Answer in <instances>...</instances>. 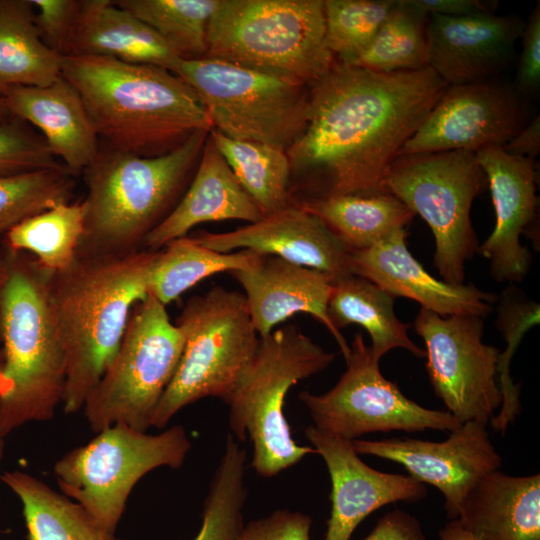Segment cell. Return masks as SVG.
Wrapping results in <instances>:
<instances>
[{"label": "cell", "mask_w": 540, "mask_h": 540, "mask_svg": "<svg viewBox=\"0 0 540 540\" xmlns=\"http://www.w3.org/2000/svg\"><path fill=\"white\" fill-rule=\"evenodd\" d=\"M7 276V266L5 259L0 254V290L2 289Z\"/></svg>", "instance_id": "50"}, {"label": "cell", "mask_w": 540, "mask_h": 540, "mask_svg": "<svg viewBox=\"0 0 540 540\" xmlns=\"http://www.w3.org/2000/svg\"><path fill=\"white\" fill-rule=\"evenodd\" d=\"M204 58L310 87L335 62L325 43L324 0H219Z\"/></svg>", "instance_id": "6"}, {"label": "cell", "mask_w": 540, "mask_h": 540, "mask_svg": "<svg viewBox=\"0 0 540 540\" xmlns=\"http://www.w3.org/2000/svg\"><path fill=\"white\" fill-rule=\"evenodd\" d=\"M264 256L247 249L218 252L191 236L176 238L158 251L149 276L148 294L166 306L203 279L220 272L249 269Z\"/></svg>", "instance_id": "31"}, {"label": "cell", "mask_w": 540, "mask_h": 540, "mask_svg": "<svg viewBox=\"0 0 540 540\" xmlns=\"http://www.w3.org/2000/svg\"><path fill=\"white\" fill-rule=\"evenodd\" d=\"M295 205L319 218L350 251L374 246L405 228L415 216L389 193L340 195Z\"/></svg>", "instance_id": "28"}, {"label": "cell", "mask_w": 540, "mask_h": 540, "mask_svg": "<svg viewBox=\"0 0 540 540\" xmlns=\"http://www.w3.org/2000/svg\"><path fill=\"white\" fill-rule=\"evenodd\" d=\"M175 324L184 336V348L155 411L156 428L166 427L178 411L205 397L227 404L260 342L244 294L220 285L188 299Z\"/></svg>", "instance_id": "8"}, {"label": "cell", "mask_w": 540, "mask_h": 540, "mask_svg": "<svg viewBox=\"0 0 540 540\" xmlns=\"http://www.w3.org/2000/svg\"><path fill=\"white\" fill-rule=\"evenodd\" d=\"M525 100L494 79L448 86L398 156L503 147L530 121Z\"/></svg>", "instance_id": "15"}, {"label": "cell", "mask_w": 540, "mask_h": 540, "mask_svg": "<svg viewBox=\"0 0 540 540\" xmlns=\"http://www.w3.org/2000/svg\"><path fill=\"white\" fill-rule=\"evenodd\" d=\"M35 8V21L43 42L63 56L74 25L80 1L30 0Z\"/></svg>", "instance_id": "40"}, {"label": "cell", "mask_w": 540, "mask_h": 540, "mask_svg": "<svg viewBox=\"0 0 540 540\" xmlns=\"http://www.w3.org/2000/svg\"><path fill=\"white\" fill-rule=\"evenodd\" d=\"M480 540H540V475L498 470L468 492L456 518Z\"/></svg>", "instance_id": "26"}, {"label": "cell", "mask_w": 540, "mask_h": 540, "mask_svg": "<svg viewBox=\"0 0 540 540\" xmlns=\"http://www.w3.org/2000/svg\"><path fill=\"white\" fill-rule=\"evenodd\" d=\"M414 328L425 342L431 385L448 412L461 424L488 425L502 403L496 383L501 352L483 342L482 317L440 316L421 308Z\"/></svg>", "instance_id": "14"}, {"label": "cell", "mask_w": 540, "mask_h": 540, "mask_svg": "<svg viewBox=\"0 0 540 540\" xmlns=\"http://www.w3.org/2000/svg\"><path fill=\"white\" fill-rule=\"evenodd\" d=\"M184 348L180 328L151 295L132 309L120 346L83 412L95 433L118 423L146 432Z\"/></svg>", "instance_id": "9"}, {"label": "cell", "mask_w": 540, "mask_h": 540, "mask_svg": "<svg viewBox=\"0 0 540 540\" xmlns=\"http://www.w3.org/2000/svg\"><path fill=\"white\" fill-rule=\"evenodd\" d=\"M12 390V383L4 375L0 355V399L5 398Z\"/></svg>", "instance_id": "49"}, {"label": "cell", "mask_w": 540, "mask_h": 540, "mask_svg": "<svg viewBox=\"0 0 540 540\" xmlns=\"http://www.w3.org/2000/svg\"><path fill=\"white\" fill-rule=\"evenodd\" d=\"M407 231L399 229L374 246L350 253L351 274L367 279L392 295L418 302L440 316L484 317L497 296L475 286L453 285L430 275L406 245Z\"/></svg>", "instance_id": "21"}, {"label": "cell", "mask_w": 540, "mask_h": 540, "mask_svg": "<svg viewBox=\"0 0 540 540\" xmlns=\"http://www.w3.org/2000/svg\"><path fill=\"white\" fill-rule=\"evenodd\" d=\"M305 435L328 469L331 513L324 540H350L357 526L377 509L399 501L418 502L427 488L410 476L375 470L361 460L352 441L314 425Z\"/></svg>", "instance_id": "18"}, {"label": "cell", "mask_w": 540, "mask_h": 540, "mask_svg": "<svg viewBox=\"0 0 540 540\" xmlns=\"http://www.w3.org/2000/svg\"><path fill=\"white\" fill-rule=\"evenodd\" d=\"M158 251L75 256L67 267L52 273L50 303L66 357L65 413L83 408L114 358L133 307L149 295Z\"/></svg>", "instance_id": "3"}, {"label": "cell", "mask_w": 540, "mask_h": 540, "mask_svg": "<svg viewBox=\"0 0 540 540\" xmlns=\"http://www.w3.org/2000/svg\"><path fill=\"white\" fill-rule=\"evenodd\" d=\"M73 176L62 164L0 179V234L46 209L70 202Z\"/></svg>", "instance_id": "37"}, {"label": "cell", "mask_w": 540, "mask_h": 540, "mask_svg": "<svg viewBox=\"0 0 540 540\" xmlns=\"http://www.w3.org/2000/svg\"><path fill=\"white\" fill-rule=\"evenodd\" d=\"M85 218L83 201L55 205L33 215L5 234L4 245L34 256L56 272L75 258Z\"/></svg>", "instance_id": "33"}, {"label": "cell", "mask_w": 540, "mask_h": 540, "mask_svg": "<svg viewBox=\"0 0 540 540\" xmlns=\"http://www.w3.org/2000/svg\"><path fill=\"white\" fill-rule=\"evenodd\" d=\"M209 136L264 216L292 205L291 166L286 151L258 142L233 140L215 129Z\"/></svg>", "instance_id": "32"}, {"label": "cell", "mask_w": 540, "mask_h": 540, "mask_svg": "<svg viewBox=\"0 0 540 540\" xmlns=\"http://www.w3.org/2000/svg\"><path fill=\"white\" fill-rule=\"evenodd\" d=\"M352 445L358 454L401 464L410 477L437 488L445 498V510L450 520L458 517L471 488L502 464L490 441L487 425L478 421L462 423L441 442L393 437L355 439Z\"/></svg>", "instance_id": "16"}, {"label": "cell", "mask_w": 540, "mask_h": 540, "mask_svg": "<svg viewBox=\"0 0 540 540\" xmlns=\"http://www.w3.org/2000/svg\"><path fill=\"white\" fill-rule=\"evenodd\" d=\"M311 524L302 512L279 509L244 525L238 540H310Z\"/></svg>", "instance_id": "41"}, {"label": "cell", "mask_w": 540, "mask_h": 540, "mask_svg": "<svg viewBox=\"0 0 540 540\" xmlns=\"http://www.w3.org/2000/svg\"><path fill=\"white\" fill-rule=\"evenodd\" d=\"M395 5L396 0H324L325 43L335 59L352 63Z\"/></svg>", "instance_id": "38"}, {"label": "cell", "mask_w": 540, "mask_h": 540, "mask_svg": "<svg viewBox=\"0 0 540 540\" xmlns=\"http://www.w3.org/2000/svg\"><path fill=\"white\" fill-rule=\"evenodd\" d=\"M525 23L483 13L427 16V65L448 86L493 79L511 62Z\"/></svg>", "instance_id": "19"}, {"label": "cell", "mask_w": 540, "mask_h": 540, "mask_svg": "<svg viewBox=\"0 0 540 540\" xmlns=\"http://www.w3.org/2000/svg\"><path fill=\"white\" fill-rule=\"evenodd\" d=\"M170 71L198 95L215 129L287 151L304 131L309 87L229 62L178 58Z\"/></svg>", "instance_id": "12"}, {"label": "cell", "mask_w": 540, "mask_h": 540, "mask_svg": "<svg viewBox=\"0 0 540 540\" xmlns=\"http://www.w3.org/2000/svg\"><path fill=\"white\" fill-rule=\"evenodd\" d=\"M62 56L42 40L30 0H0V86H47Z\"/></svg>", "instance_id": "30"}, {"label": "cell", "mask_w": 540, "mask_h": 540, "mask_svg": "<svg viewBox=\"0 0 540 540\" xmlns=\"http://www.w3.org/2000/svg\"><path fill=\"white\" fill-rule=\"evenodd\" d=\"M498 327L507 343L500 353L497 373L500 378L510 377V362L523 335L530 327L539 323V305L534 302H503L500 308Z\"/></svg>", "instance_id": "42"}, {"label": "cell", "mask_w": 540, "mask_h": 540, "mask_svg": "<svg viewBox=\"0 0 540 540\" xmlns=\"http://www.w3.org/2000/svg\"><path fill=\"white\" fill-rule=\"evenodd\" d=\"M394 300L371 281L350 274L332 282L327 312L339 331L350 324L363 327L370 335V347L378 360L395 348L425 357V351L408 336L410 325L397 318Z\"/></svg>", "instance_id": "27"}, {"label": "cell", "mask_w": 540, "mask_h": 540, "mask_svg": "<svg viewBox=\"0 0 540 540\" xmlns=\"http://www.w3.org/2000/svg\"><path fill=\"white\" fill-rule=\"evenodd\" d=\"M334 358L295 324L260 338L252 362L227 403L231 434L239 442L249 435L251 466L259 475L275 476L308 454H317L313 447L294 441L283 407L292 386L320 373Z\"/></svg>", "instance_id": "7"}, {"label": "cell", "mask_w": 540, "mask_h": 540, "mask_svg": "<svg viewBox=\"0 0 540 540\" xmlns=\"http://www.w3.org/2000/svg\"><path fill=\"white\" fill-rule=\"evenodd\" d=\"M447 88L428 67L381 73L335 60L309 87L306 127L286 151L292 203L386 193L389 167Z\"/></svg>", "instance_id": "1"}, {"label": "cell", "mask_w": 540, "mask_h": 540, "mask_svg": "<svg viewBox=\"0 0 540 540\" xmlns=\"http://www.w3.org/2000/svg\"><path fill=\"white\" fill-rule=\"evenodd\" d=\"M263 212L242 187L209 134L193 178L169 216L146 238L143 250L158 251L206 222L255 223Z\"/></svg>", "instance_id": "24"}, {"label": "cell", "mask_w": 540, "mask_h": 540, "mask_svg": "<svg viewBox=\"0 0 540 540\" xmlns=\"http://www.w3.org/2000/svg\"><path fill=\"white\" fill-rule=\"evenodd\" d=\"M0 479L22 504L27 540H121L42 480L19 470L6 471Z\"/></svg>", "instance_id": "29"}, {"label": "cell", "mask_w": 540, "mask_h": 540, "mask_svg": "<svg viewBox=\"0 0 540 540\" xmlns=\"http://www.w3.org/2000/svg\"><path fill=\"white\" fill-rule=\"evenodd\" d=\"M440 540H480L466 530L458 519L450 520L439 532Z\"/></svg>", "instance_id": "47"}, {"label": "cell", "mask_w": 540, "mask_h": 540, "mask_svg": "<svg viewBox=\"0 0 540 540\" xmlns=\"http://www.w3.org/2000/svg\"><path fill=\"white\" fill-rule=\"evenodd\" d=\"M219 0H118L182 59L204 58L207 28Z\"/></svg>", "instance_id": "35"}, {"label": "cell", "mask_w": 540, "mask_h": 540, "mask_svg": "<svg viewBox=\"0 0 540 540\" xmlns=\"http://www.w3.org/2000/svg\"><path fill=\"white\" fill-rule=\"evenodd\" d=\"M199 244L218 252L247 249L324 272L332 281L350 275V253L316 216L292 204L233 231L195 232Z\"/></svg>", "instance_id": "20"}, {"label": "cell", "mask_w": 540, "mask_h": 540, "mask_svg": "<svg viewBox=\"0 0 540 540\" xmlns=\"http://www.w3.org/2000/svg\"><path fill=\"white\" fill-rule=\"evenodd\" d=\"M15 118L9 108L5 87L0 86V125Z\"/></svg>", "instance_id": "48"}, {"label": "cell", "mask_w": 540, "mask_h": 540, "mask_svg": "<svg viewBox=\"0 0 540 540\" xmlns=\"http://www.w3.org/2000/svg\"><path fill=\"white\" fill-rule=\"evenodd\" d=\"M345 361L346 371L328 392L299 393L318 429L353 441L374 432H452L461 425L450 412L417 404L387 380L362 334L355 335Z\"/></svg>", "instance_id": "13"}, {"label": "cell", "mask_w": 540, "mask_h": 540, "mask_svg": "<svg viewBox=\"0 0 540 540\" xmlns=\"http://www.w3.org/2000/svg\"><path fill=\"white\" fill-rule=\"evenodd\" d=\"M7 276L0 290V343L11 392L0 399V437L33 421H48L62 402L66 357L50 303L52 271L3 244Z\"/></svg>", "instance_id": "5"}, {"label": "cell", "mask_w": 540, "mask_h": 540, "mask_svg": "<svg viewBox=\"0 0 540 540\" xmlns=\"http://www.w3.org/2000/svg\"><path fill=\"white\" fill-rule=\"evenodd\" d=\"M244 290L247 310L260 338L296 313L320 321L336 340L344 359L350 345L331 323L327 308L332 279L319 270L265 255L255 266L229 272Z\"/></svg>", "instance_id": "22"}, {"label": "cell", "mask_w": 540, "mask_h": 540, "mask_svg": "<svg viewBox=\"0 0 540 540\" xmlns=\"http://www.w3.org/2000/svg\"><path fill=\"white\" fill-rule=\"evenodd\" d=\"M210 131H197L153 157L100 147L82 172L87 187L76 256H119L143 250L146 238L187 190Z\"/></svg>", "instance_id": "4"}, {"label": "cell", "mask_w": 540, "mask_h": 540, "mask_svg": "<svg viewBox=\"0 0 540 540\" xmlns=\"http://www.w3.org/2000/svg\"><path fill=\"white\" fill-rule=\"evenodd\" d=\"M61 75L80 94L99 140L112 149L159 156L212 129L196 92L166 68L66 55Z\"/></svg>", "instance_id": "2"}, {"label": "cell", "mask_w": 540, "mask_h": 540, "mask_svg": "<svg viewBox=\"0 0 540 540\" xmlns=\"http://www.w3.org/2000/svg\"><path fill=\"white\" fill-rule=\"evenodd\" d=\"M246 452L227 435L225 450L205 498L202 523L194 540H238L244 526Z\"/></svg>", "instance_id": "36"}, {"label": "cell", "mask_w": 540, "mask_h": 540, "mask_svg": "<svg viewBox=\"0 0 540 540\" xmlns=\"http://www.w3.org/2000/svg\"><path fill=\"white\" fill-rule=\"evenodd\" d=\"M405 2L427 16L438 14L450 17H465L494 13L496 7V2L479 0H405Z\"/></svg>", "instance_id": "45"}, {"label": "cell", "mask_w": 540, "mask_h": 540, "mask_svg": "<svg viewBox=\"0 0 540 540\" xmlns=\"http://www.w3.org/2000/svg\"><path fill=\"white\" fill-rule=\"evenodd\" d=\"M191 446L181 425L151 435L118 423L63 455L53 472L64 495L115 533L136 483L155 468H180Z\"/></svg>", "instance_id": "11"}, {"label": "cell", "mask_w": 540, "mask_h": 540, "mask_svg": "<svg viewBox=\"0 0 540 540\" xmlns=\"http://www.w3.org/2000/svg\"><path fill=\"white\" fill-rule=\"evenodd\" d=\"M475 154L487 177L495 212L494 229L477 253L490 261L495 280L520 282L531 264V255L520 243V236L536 224V160L512 155L497 146L482 148Z\"/></svg>", "instance_id": "17"}, {"label": "cell", "mask_w": 540, "mask_h": 540, "mask_svg": "<svg viewBox=\"0 0 540 540\" xmlns=\"http://www.w3.org/2000/svg\"><path fill=\"white\" fill-rule=\"evenodd\" d=\"M60 165L26 122L15 117L0 125V179Z\"/></svg>", "instance_id": "39"}, {"label": "cell", "mask_w": 540, "mask_h": 540, "mask_svg": "<svg viewBox=\"0 0 540 540\" xmlns=\"http://www.w3.org/2000/svg\"><path fill=\"white\" fill-rule=\"evenodd\" d=\"M4 449H5V439L0 437V461L3 458Z\"/></svg>", "instance_id": "51"}, {"label": "cell", "mask_w": 540, "mask_h": 540, "mask_svg": "<svg viewBox=\"0 0 540 540\" xmlns=\"http://www.w3.org/2000/svg\"><path fill=\"white\" fill-rule=\"evenodd\" d=\"M363 540H427L420 522L409 513L395 509L378 519Z\"/></svg>", "instance_id": "44"}, {"label": "cell", "mask_w": 540, "mask_h": 540, "mask_svg": "<svg viewBox=\"0 0 540 540\" xmlns=\"http://www.w3.org/2000/svg\"><path fill=\"white\" fill-rule=\"evenodd\" d=\"M488 188L475 152L455 150L398 156L384 179V190L429 225L436 243L434 265L444 282L463 284L465 264L479 244L470 209Z\"/></svg>", "instance_id": "10"}, {"label": "cell", "mask_w": 540, "mask_h": 540, "mask_svg": "<svg viewBox=\"0 0 540 540\" xmlns=\"http://www.w3.org/2000/svg\"><path fill=\"white\" fill-rule=\"evenodd\" d=\"M66 55L107 57L168 70L179 58L151 27L110 0L80 1Z\"/></svg>", "instance_id": "25"}, {"label": "cell", "mask_w": 540, "mask_h": 540, "mask_svg": "<svg viewBox=\"0 0 540 540\" xmlns=\"http://www.w3.org/2000/svg\"><path fill=\"white\" fill-rule=\"evenodd\" d=\"M522 52L514 89L523 97H533L540 88V3L531 12L521 35Z\"/></svg>", "instance_id": "43"}, {"label": "cell", "mask_w": 540, "mask_h": 540, "mask_svg": "<svg viewBox=\"0 0 540 540\" xmlns=\"http://www.w3.org/2000/svg\"><path fill=\"white\" fill-rule=\"evenodd\" d=\"M5 92L13 116L38 128L73 175L94 161L99 137L80 94L62 75L47 86H9Z\"/></svg>", "instance_id": "23"}, {"label": "cell", "mask_w": 540, "mask_h": 540, "mask_svg": "<svg viewBox=\"0 0 540 540\" xmlns=\"http://www.w3.org/2000/svg\"><path fill=\"white\" fill-rule=\"evenodd\" d=\"M506 152L535 159L540 151V117L534 116L503 147Z\"/></svg>", "instance_id": "46"}, {"label": "cell", "mask_w": 540, "mask_h": 540, "mask_svg": "<svg viewBox=\"0 0 540 540\" xmlns=\"http://www.w3.org/2000/svg\"><path fill=\"white\" fill-rule=\"evenodd\" d=\"M426 26L427 15L396 0L372 42L349 64L381 73L427 68Z\"/></svg>", "instance_id": "34"}]
</instances>
